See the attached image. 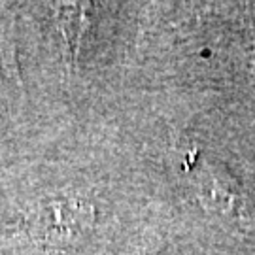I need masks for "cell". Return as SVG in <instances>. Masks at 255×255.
I'll return each instance as SVG.
<instances>
[{
    "label": "cell",
    "mask_w": 255,
    "mask_h": 255,
    "mask_svg": "<svg viewBox=\"0 0 255 255\" xmlns=\"http://www.w3.org/2000/svg\"><path fill=\"white\" fill-rule=\"evenodd\" d=\"M27 227L34 242L47 250H76L93 233L95 206L78 197L46 199L27 216Z\"/></svg>",
    "instance_id": "1"
},
{
    "label": "cell",
    "mask_w": 255,
    "mask_h": 255,
    "mask_svg": "<svg viewBox=\"0 0 255 255\" xmlns=\"http://www.w3.org/2000/svg\"><path fill=\"white\" fill-rule=\"evenodd\" d=\"M193 187L199 195L201 204L206 210L218 214V216H223V218L235 219L244 227L254 225L240 189L229 176L219 174L214 166L204 164L201 172L195 174Z\"/></svg>",
    "instance_id": "2"
},
{
    "label": "cell",
    "mask_w": 255,
    "mask_h": 255,
    "mask_svg": "<svg viewBox=\"0 0 255 255\" xmlns=\"http://www.w3.org/2000/svg\"><path fill=\"white\" fill-rule=\"evenodd\" d=\"M83 25H85L83 11L78 6H64V9H61V27H63V34L68 44V57L72 61L78 57Z\"/></svg>",
    "instance_id": "3"
},
{
    "label": "cell",
    "mask_w": 255,
    "mask_h": 255,
    "mask_svg": "<svg viewBox=\"0 0 255 255\" xmlns=\"http://www.w3.org/2000/svg\"><path fill=\"white\" fill-rule=\"evenodd\" d=\"M136 255H146V254H144V252H140V254H136Z\"/></svg>",
    "instance_id": "4"
}]
</instances>
